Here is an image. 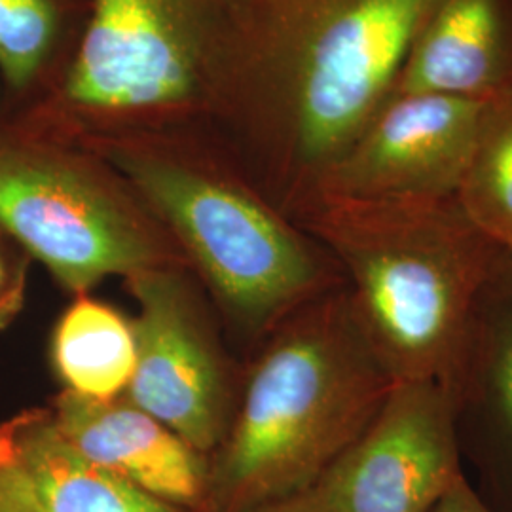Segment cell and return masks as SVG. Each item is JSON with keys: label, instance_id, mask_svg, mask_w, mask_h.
<instances>
[{"label": "cell", "instance_id": "cell-1", "mask_svg": "<svg viewBox=\"0 0 512 512\" xmlns=\"http://www.w3.org/2000/svg\"><path fill=\"white\" fill-rule=\"evenodd\" d=\"M431 0H228L205 120L234 133L289 219L395 90Z\"/></svg>", "mask_w": 512, "mask_h": 512}, {"label": "cell", "instance_id": "cell-2", "mask_svg": "<svg viewBox=\"0 0 512 512\" xmlns=\"http://www.w3.org/2000/svg\"><path fill=\"white\" fill-rule=\"evenodd\" d=\"M346 274L353 310L395 382L463 387L482 300L511 249L456 196L327 200L293 219Z\"/></svg>", "mask_w": 512, "mask_h": 512}, {"label": "cell", "instance_id": "cell-3", "mask_svg": "<svg viewBox=\"0 0 512 512\" xmlns=\"http://www.w3.org/2000/svg\"><path fill=\"white\" fill-rule=\"evenodd\" d=\"M270 334L209 458L207 512H255L308 492L374 420L395 384L346 283Z\"/></svg>", "mask_w": 512, "mask_h": 512}, {"label": "cell", "instance_id": "cell-4", "mask_svg": "<svg viewBox=\"0 0 512 512\" xmlns=\"http://www.w3.org/2000/svg\"><path fill=\"white\" fill-rule=\"evenodd\" d=\"M181 249L222 310L249 334L344 283L325 249L186 128L84 137Z\"/></svg>", "mask_w": 512, "mask_h": 512}, {"label": "cell", "instance_id": "cell-5", "mask_svg": "<svg viewBox=\"0 0 512 512\" xmlns=\"http://www.w3.org/2000/svg\"><path fill=\"white\" fill-rule=\"evenodd\" d=\"M228 0H88L73 52L16 126L63 141L188 128L205 88Z\"/></svg>", "mask_w": 512, "mask_h": 512}, {"label": "cell", "instance_id": "cell-6", "mask_svg": "<svg viewBox=\"0 0 512 512\" xmlns=\"http://www.w3.org/2000/svg\"><path fill=\"white\" fill-rule=\"evenodd\" d=\"M0 230L73 294L110 275L188 268L164 226L99 154L8 118L0 122Z\"/></svg>", "mask_w": 512, "mask_h": 512}, {"label": "cell", "instance_id": "cell-7", "mask_svg": "<svg viewBox=\"0 0 512 512\" xmlns=\"http://www.w3.org/2000/svg\"><path fill=\"white\" fill-rule=\"evenodd\" d=\"M458 393L395 382L357 440L310 488L329 512H431L463 475Z\"/></svg>", "mask_w": 512, "mask_h": 512}, {"label": "cell", "instance_id": "cell-8", "mask_svg": "<svg viewBox=\"0 0 512 512\" xmlns=\"http://www.w3.org/2000/svg\"><path fill=\"white\" fill-rule=\"evenodd\" d=\"M188 268L126 277L137 304V365L126 399L211 458L232 420L219 340L194 293Z\"/></svg>", "mask_w": 512, "mask_h": 512}, {"label": "cell", "instance_id": "cell-9", "mask_svg": "<svg viewBox=\"0 0 512 512\" xmlns=\"http://www.w3.org/2000/svg\"><path fill=\"white\" fill-rule=\"evenodd\" d=\"M486 101L395 92L308 202L450 198L458 192Z\"/></svg>", "mask_w": 512, "mask_h": 512}, {"label": "cell", "instance_id": "cell-10", "mask_svg": "<svg viewBox=\"0 0 512 512\" xmlns=\"http://www.w3.org/2000/svg\"><path fill=\"white\" fill-rule=\"evenodd\" d=\"M78 454L188 512H207L209 458L126 397L95 401L61 391L48 406Z\"/></svg>", "mask_w": 512, "mask_h": 512}, {"label": "cell", "instance_id": "cell-11", "mask_svg": "<svg viewBox=\"0 0 512 512\" xmlns=\"http://www.w3.org/2000/svg\"><path fill=\"white\" fill-rule=\"evenodd\" d=\"M395 92L478 101L512 93V0H431Z\"/></svg>", "mask_w": 512, "mask_h": 512}, {"label": "cell", "instance_id": "cell-12", "mask_svg": "<svg viewBox=\"0 0 512 512\" xmlns=\"http://www.w3.org/2000/svg\"><path fill=\"white\" fill-rule=\"evenodd\" d=\"M0 459L42 512H188L78 454L48 408L0 423Z\"/></svg>", "mask_w": 512, "mask_h": 512}, {"label": "cell", "instance_id": "cell-13", "mask_svg": "<svg viewBox=\"0 0 512 512\" xmlns=\"http://www.w3.org/2000/svg\"><path fill=\"white\" fill-rule=\"evenodd\" d=\"M50 363L61 391L95 401L124 397L137 365L133 321L90 293L74 294L52 330Z\"/></svg>", "mask_w": 512, "mask_h": 512}, {"label": "cell", "instance_id": "cell-14", "mask_svg": "<svg viewBox=\"0 0 512 512\" xmlns=\"http://www.w3.org/2000/svg\"><path fill=\"white\" fill-rule=\"evenodd\" d=\"M82 0H0V86L8 114L61 73L80 31Z\"/></svg>", "mask_w": 512, "mask_h": 512}, {"label": "cell", "instance_id": "cell-15", "mask_svg": "<svg viewBox=\"0 0 512 512\" xmlns=\"http://www.w3.org/2000/svg\"><path fill=\"white\" fill-rule=\"evenodd\" d=\"M475 378L501 427L503 458L492 473L495 492L512 507V251L482 300L463 393Z\"/></svg>", "mask_w": 512, "mask_h": 512}, {"label": "cell", "instance_id": "cell-16", "mask_svg": "<svg viewBox=\"0 0 512 512\" xmlns=\"http://www.w3.org/2000/svg\"><path fill=\"white\" fill-rule=\"evenodd\" d=\"M456 200L484 234L512 251V93L486 101Z\"/></svg>", "mask_w": 512, "mask_h": 512}, {"label": "cell", "instance_id": "cell-17", "mask_svg": "<svg viewBox=\"0 0 512 512\" xmlns=\"http://www.w3.org/2000/svg\"><path fill=\"white\" fill-rule=\"evenodd\" d=\"M31 258L0 230V330L18 317L27 296Z\"/></svg>", "mask_w": 512, "mask_h": 512}, {"label": "cell", "instance_id": "cell-18", "mask_svg": "<svg viewBox=\"0 0 512 512\" xmlns=\"http://www.w3.org/2000/svg\"><path fill=\"white\" fill-rule=\"evenodd\" d=\"M431 512H497L494 507L469 484L467 476L461 475L440 497Z\"/></svg>", "mask_w": 512, "mask_h": 512}, {"label": "cell", "instance_id": "cell-19", "mask_svg": "<svg viewBox=\"0 0 512 512\" xmlns=\"http://www.w3.org/2000/svg\"><path fill=\"white\" fill-rule=\"evenodd\" d=\"M0 512H42L18 475L0 459Z\"/></svg>", "mask_w": 512, "mask_h": 512}, {"label": "cell", "instance_id": "cell-20", "mask_svg": "<svg viewBox=\"0 0 512 512\" xmlns=\"http://www.w3.org/2000/svg\"><path fill=\"white\" fill-rule=\"evenodd\" d=\"M255 512H329L317 499L315 495L308 492L302 494L291 495L285 499H279L275 503H270L262 509Z\"/></svg>", "mask_w": 512, "mask_h": 512}, {"label": "cell", "instance_id": "cell-21", "mask_svg": "<svg viewBox=\"0 0 512 512\" xmlns=\"http://www.w3.org/2000/svg\"><path fill=\"white\" fill-rule=\"evenodd\" d=\"M8 118V109H6V101H4V93H2V86H0V122Z\"/></svg>", "mask_w": 512, "mask_h": 512}]
</instances>
